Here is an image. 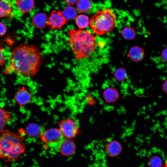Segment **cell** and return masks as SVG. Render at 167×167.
Masks as SVG:
<instances>
[{"label":"cell","mask_w":167,"mask_h":167,"mask_svg":"<svg viewBox=\"0 0 167 167\" xmlns=\"http://www.w3.org/2000/svg\"><path fill=\"white\" fill-rule=\"evenodd\" d=\"M135 32L134 30L130 28H126L122 31L123 37L127 40H131L135 36Z\"/></svg>","instance_id":"21"},{"label":"cell","mask_w":167,"mask_h":167,"mask_svg":"<svg viewBox=\"0 0 167 167\" xmlns=\"http://www.w3.org/2000/svg\"><path fill=\"white\" fill-rule=\"evenodd\" d=\"M68 34L69 44L77 60L88 58L95 50L97 45L96 38L91 32L71 29Z\"/></svg>","instance_id":"2"},{"label":"cell","mask_w":167,"mask_h":167,"mask_svg":"<svg viewBox=\"0 0 167 167\" xmlns=\"http://www.w3.org/2000/svg\"><path fill=\"white\" fill-rule=\"evenodd\" d=\"M116 78L119 81L124 80L126 76V73L125 70L122 68L117 70L115 72Z\"/></svg>","instance_id":"23"},{"label":"cell","mask_w":167,"mask_h":167,"mask_svg":"<svg viewBox=\"0 0 167 167\" xmlns=\"http://www.w3.org/2000/svg\"><path fill=\"white\" fill-rule=\"evenodd\" d=\"M11 117V114L7 111L0 107V133L3 130Z\"/></svg>","instance_id":"18"},{"label":"cell","mask_w":167,"mask_h":167,"mask_svg":"<svg viewBox=\"0 0 167 167\" xmlns=\"http://www.w3.org/2000/svg\"><path fill=\"white\" fill-rule=\"evenodd\" d=\"M28 135L31 137H35L40 135L41 132L40 127L35 123H31L28 125L26 128Z\"/></svg>","instance_id":"15"},{"label":"cell","mask_w":167,"mask_h":167,"mask_svg":"<svg viewBox=\"0 0 167 167\" xmlns=\"http://www.w3.org/2000/svg\"><path fill=\"white\" fill-rule=\"evenodd\" d=\"M76 6L79 11L85 12L90 10L91 4L89 0H79L77 2Z\"/></svg>","instance_id":"20"},{"label":"cell","mask_w":167,"mask_h":167,"mask_svg":"<svg viewBox=\"0 0 167 167\" xmlns=\"http://www.w3.org/2000/svg\"><path fill=\"white\" fill-rule=\"evenodd\" d=\"M7 27L2 22H0V37L4 35L7 31Z\"/></svg>","instance_id":"24"},{"label":"cell","mask_w":167,"mask_h":167,"mask_svg":"<svg viewBox=\"0 0 167 167\" xmlns=\"http://www.w3.org/2000/svg\"><path fill=\"white\" fill-rule=\"evenodd\" d=\"M161 159L157 156H154L151 157L149 160V165L152 167H160L162 165Z\"/></svg>","instance_id":"22"},{"label":"cell","mask_w":167,"mask_h":167,"mask_svg":"<svg viewBox=\"0 0 167 167\" xmlns=\"http://www.w3.org/2000/svg\"><path fill=\"white\" fill-rule=\"evenodd\" d=\"M88 17L84 15H80L76 18L75 23L78 27L80 29L86 28L89 23Z\"/></svg>","instance_id":"19"},{"label":"cell","mask_w":167,"mask_h":167,"mask_svg":"<svg viewBox=\"0 0 167 167\" xmlns=\"http://www.w3.org/2000/svg\"><path fill=\"white\" fill-rule=\"evenodd\" d=\"M106 151L108 155L111 156H115L119 155L122 150L120 143L116 141L109 142L106 146Z\"/></svg>","instance_id":"13"},{"label":"cell","mask_w":167,"mask_h":167,"mask_svg":"<svg viewBox=\"0 0 167 167\" xmlns=\"http://www.w3.org/2000/svg\"><path fill=\"white\" fill-rule=\"evenodd\" d=\"M104 97L105 101L108 102L115 101L118 97V93L115 89L110 88L106 89L104 92Z\"/></svg>","instance_id":"16"},{"label":"cell","mask_w":167,"mask_h":167,"mask_svg":"<svg viewBox=\"0 0 167 167\" xmlns=\"http://www.w3.org/2000/svg\"><path fill=\"white\" fill-rule=\"evenodd\" d=\"M48 18L44 13H41L36 14L32 19V23L36 28L42 29L48 25Z\"/></svg>","instance_id":"11"},{"label":"cell","mask_w":167,"mask_h":167,"mask_svg":"<svg viewBox=\"0 0 167 167\" xmlns=\"http://www.w3.org/2000/svg\"><path fill=\"white\" fill-rule=\"evenodd\" d=\"M66 21H69L75 19L77 16V11L74 7L69 6L66 7L62 12Z\"/></svg>","instance_id":"17"},{"label":"cell","mask_w":167,"mask_h":167,"mask_svg":"<svg viewBox=\"0 0 167 167\" xmlns=\"http://www.w3.org/2000/svg\"><path fill=\"white\" fill-rule=\"evenodd\" d=\"M162 57L164 60L167 61V48L163 51L162 53Z\"/></svg>","instance_id":"27"},{"label":"cell","mask_w":167,"mask_h":167,"mask_svg":"<svg viewBox=\"0 0 167 167\" xmlns=\"http://www.w3.org/2000/svg\"><path fill=\"white\" fill-rule=\"evenodd\" d=\"M59 150L63 155L70 156L73 154L76 149V145L74 142L69 139L62 140L59 146Z\"/></svg>","instance_id":"9"},{"label":"cell","mask_w":167,"mask_h":167,"mask_svg":"<svg viewBox=\"0 0 167 167\" xmlns=\"http://www.w3.org/2000/svg\"><path fill=\"white\" fill-rule=\"evenodd\" d=\"M117 18L111 9L106 8L99 10L91 17L89 24L96 34L103 35L111 32L115 27Z\"/></svg>","instance_id":"4"},{"label":"cell","mask_w":167,"mask_h":167,"mask_svg":"<svg viewBox=\"0 0 167 167\" xmlns=\"http://www.w3.org/2000/svg\"><path fill=\"white\" fill-rule=\"evenodd\" d=\"M66 3L69 6H71L77 3L79 0H64Z\"/></svg>","instance_id":"26"},{"label":"cell","mask_w":167,"mask_h":167,"mask_svg":"<svg viewBox=\"0 0 167 167\" xmlns=\"http://www.w3.org/2000/svg\"><path fill=\"white\" fill-rule=\"evenodd\" d=\"M16 4L19 10L25 14L32 11L34 7V0H17Z\"/></svg>","instance_id":"12"},{"label":"cell","mask_w":167,"mask_h":167,"mask_svg":"<svg viewBox=\"0 0 167 167\" xmlns=\"http://www.w3.org/2000/svg\"><path fill=\"white\" fill-rule=\"evenodd\" d=\"M4 49V48L1 46L0 44V65L2 66L4 63L5 61V58L3 54L2 51Z\"/></svg>","instance_id":"25"},{"label":"cell","mask_w":167,"mask_h":167,"mask_svg":"<svg viewBox=\"0 0 167 167\" xmlns=\"http://www.w3.org/2000/svg\"><path fill=\"white\" fill-rule=\"evenodd\" d=\"M15 98L20 107L28 104L31 101L32 95L24 87L19 89L15 95Z\"/></svg>","instance_id":"8"},{"label":"cell","mask_w":167,"mask_h":167,"mask_svg":"<svg viewBox=\"0 0 167 167\" xmlns=\"http://www.w3.org/2000/svg\"><path fill=\"white\" fill-rule=\"evenodd\" d=\"M163 89L165 93H167V80L163 84Z\"/></svg>","instance_id":"28"},{"label":"cell","mask_w":167,"mask_h":167,"mask_svg":"<svg viewBox=\"0 0 167 167\" xmlns=\"http://www.w3.org/2000/svg\"><path fill=\"white\" fill-rule=\"evenodd\" d=\"M165 165L166 166H167V160H166V162H165Z\"/></svg>","instance_id":"29"},{"label":"cell","mask_w":167,"mask_h":167,"mask_svg":"<svg viewBox=\"0 0 167 167\" xmlns=\"http://www.w3.org/2000/svg\"><path fill=\"white\" fill-rule=\"evenodd\" d=\"M62 134L60 129L52 128L41 132L40 135L41 140L48 144H54L61 141Z\"/></svg>","instance_id":"6"},{"label":"cell","mask_w":167,"mask_h":167,"mask_svg":"<svg viewBox=\"0 0 167 167\" xmlns=\"http://www.w3.org/2000/svg\"><path fill=\"white\" fill-rule=\"evenodd\" d=\"M66 22L62 12L54 10L51 12L48 18V25L50 30L59 29L62 28Z\"/></svg>","instance_id":"7"},{"label":"cell","mask_w":167,"mask_h":167,"mask_svg":"<svg viewBox=\"0 0 167 167\" xmlns=\"http://www.w3.org/2000/svg\"><path fill=\"white\" fill-rule=\"evenodd\" d=\"M60 130L63 135L66 138L71 139L75 137L79 131L76 122L71 118L60 121L58 123Z\"/></svg>","instance_id":"5"},{"label":"cell","mask_w":167,"mask_h":167,"mask_svg":"<svg viewBox=\"0 0 167 167\" xmlns=\"http://www.w3.org/2000/svg\"><path fill=\"white\" fill-rule=\"evenodd\" d=\"M0 135V157L6 162L18 159L25 152L24 138L17 133L3 130Z\"/></svg>","instance_id":"3"},{"label":"cell","mask_w":167,"mask_h":167,"mask_svg":"<svg viewBox=\"0 0 167 167\" xmlns=\"http://www.w3.org/2000/svg\"><path fill=\"white\" fill-rule=\"evenodd\" d=\"M13 16V8L10 2L7 0H0V18L11 19Z\"/></svg>","instance_id":"10"},{"label":"cell","mask_w":167,"mask_h":167,"mask_svg":"<svg viewBox=\"0 0 167 167\" xmlns=\"http://www.w3.org/2000/svg\"><path fill=\"white\" fill-rule=\"evenodd\" d=\"M129 54L130 58L133 61L139 62L143 58L144 52L141 48L135 46L131 49Z\"/></svg>","instance_id":"14"},{"label":"cell","mask_w":167,"mask_h":167,"mask_svg":"<svg viewBox=\"0 0 167 167\" xmlns=\"http://www.w3.org/2000/svg\"><path fill=\"white\" fill-rule=\"evenodd\" d=\"M41 51L36 46L21 44L14 48L10 59V68L16 73L24 77L35 75L42 62Z\"/></svg>","instance_id":"1"}]
</instances>
